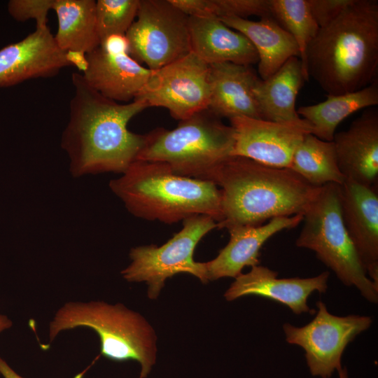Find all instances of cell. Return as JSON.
I'll return each instance as SVG.
<instances>
[{
    "label": "cell",
    "instance_id": "1",
    "mask_svg": "<svg viewBox=\"0 0 378 378\" xmlns=\"http://www.w3.org/2000/svg\"><path fill=\"white\" fill-rule=\"evenodd\" d=\"M74 94L61 147L74 177L105 172L121 173L137 160L147 134L130 131L127 125L147 108L141 100L118 104L92 89L82 74L73 73Z\"/></svg>",
    "mask_w": 378,
    "mask_h": 378
},
{
    "label": "cell",
    "instance_id": "2",
    "mask_svg": "<svg viewBox=\"0 0 378 378\" xmlns=\"http://www.w3.org/2000/svg\"><path fill=\"white\" fill-rule=\"evenodd\" d=\"M327 95L356 92L377 79L378 1L352 0L319 28L300 61Z\"/></svg>",
    "mask_w": 378,
    "mask_h": 378
},
{
    "label": "cell",
    "instance_id": "3",
    "mask_svg": "<svg viewBox=\"0 0 378 378\" xmlns=\"http://www.w3.org/2000/svg\"><path fill=\"white\" fill-rule=\"evenodd\" d=\"M220 188L223 219L218 228L258 226L276 217L303 215L318 195L312 186L286 168L233 156L214 174Z\"/></svg>",
    "mask_w": 378,
    "mask_h": 378
},
{
    "label": "cell",
    "instance_id": "4",
    "mask_svg": "<svg viewBox=\"0 0 378 378\" xmlns=\"http://www.w3.org/2000/svg\"><path fill=\"white\" fill-rule=\"evenodd\" d=\"M134 216L172 224L197 215L223 219L221 192L212 181L174 174L166 164L137 160L109 182Z\"/></svg>",
    "mask_w": 378,
    "mask_h": 378
},
{
    "label": "cell",
    "instance_id": "5",
    "mask_svg": "<svg viewBox=\"0 0 378 378\" xmlns=\"http://www.w3.org/2000/svg\"><path fill=\"white\" fill-rule=\"evenodd\" d=\"M78 327H87L97 333L101 354L105 358L138 362L139 378L147 377L151 372L157 358V337L152 326L139 313L121 303L68 302L56 312L50 323V342L61 332Z\"/></svg>",
    "mask_w": 378,
    "mask_h": 378
},
{
    "label": "cell",
    "instance_id": "6",
    "mask_svg": "<svg viewBox=\"0 0 378 378\" xmlns=\"http://www.w3.org/2000/svg\"><path fill=\"white\" fill-rule=\"evenodd\" d=\"M234 144L232 127L206 109L181 120L172 130L158 128L147 134L137 160L161 162L175 174L211 181L233 157Z\"/></svg>",
    "mask_w": 378,
    "mask_h": 378
},
{
    "label": "cell",
    "instance_id": "7",
    "mask_svg": "<svg viewBox=\"0 0 378 378\" xmlns=\"http://www.w3.org/2000/svg\"><path fill=\"white\" fill-rule=\"evenodd\" d=\"M302 221L296 246L314 251L345 286L356 287L368 302L377 303L378 286L368 277L343 223L340 185L321 186Z\"/></svg>",
    "mask_w": 378,
    "mask_h": 378
},
{
    "label": "cell",
    "instance_id": "8",
    "mask_svg": "<svg viewBox=\"0 0 378 378\" xmlns=\"http://www.w3.org/2000/svg\"><path fill=\"white\" fill-rule=\"evenodd\" d=\"M218 223L206 215H197L183 220L181 230L161 246L146 245L131 249L130 264L121 274L130 282L146 281L148 296L156 299L167 279L187 273L208 282L204 262H195L193 253L199 241Z\"/></svg>",
    "mask_w": 378,
    "mask_h": 378
},
{
    "label": "cell",
    "instance_id": "9",
    "mask_svg": "<svg viewBox=\"0 0 378 378\" xmlns=\"http://www.w3.org/2000/svg\"><path fill=\"white\" fill-rule=\"evenodd\" d=\"M136 18L125 37L139 63L157 70L191 52L189 17L169 0H139Z\"/></svg>",
    "mask_w": 378,
    "mask_h": 378
},
{
    "label": "cell",
    "instance_id": "10",
    "mask_svg": "<svg viewBox=\"0 0 378 378\" xmlns=\"http://www.w3.org/2000/svg\"><path fill=\"white\" fill-rule=\"evenodd\" d=\"M314 318L302 327L283 325L288 343L302 348L312 376L330 378L342 368L341 360L346 346L368 330L372 319L368 316H338L330 314L325 303L318 301Z\"/></svg>",
    "mask_w": 378,
    "mask_h": 378
},
{
    "label": "cell",
    "instance_id": "11",
    "mask_svg": "<svg viewBox=\"0 0 378 378\" xmlns=\"http://www.w3.org/2000/svg\"><path fill=\"white\" fill-rule=\"evenodd\" d=\"M153 71L147 85L134 100L144 102L148 108H165L180 121L208 109L209 65L193 52Z\"/></svg>",
    "mask_w": 378,
    "mask_h": 378
},
{
    "label": "cell",
    "instance_id": "12",
    "mask_svg": "<svg viewBox=\"0 0 378 378\" xmlns=\"http://www.w3.org/2000/svg\"><path fill=\"white\" fill-rule=\"evenodd\" d=\"M85 81L104 97L115 102L134 100L143 91L153 70L142 66L129 53L125 35H112L86 54Z\"/></svg>",
    "mask_w": 378,
    "mask_h": 378
},
{
    "label": "cell",
    "instance_id": "13",
    "mask_svg": "<svg viewBox=\"0 0 378 378\" xmlns=\"http://www.w3.org/2000/svg\"><path fill=\"white\" fill-rule=\"evenodd\" d=\"M234 131L233 156L276 168L288 169L293 155L312 126L245 116L230 119Z\"/></svg>",
    "mask_w": 378,
    "mask_h": 378
},
{
    "label": "cell",
    "instance_id": "14",
    "mask_svg": "<svg viewBox=\"0 0 378 378\" xmlns=\"http://www.w3.org/2000/svg\"><path fill=\"white\" fill-rule=\"evenodd\" d=\"M70 66L48 26L36 30L22 40L0 49V88L24 80L55 76Z\"/></svg>",
    "mask_w": 378,
    "mask_h": 378
},
{
    "label": "cell",
    "instance_id": "15",
    "mask_svg": "<svg viewBox=\"0 0 378 378\" xmlns=\"http://www.w3.org/2000/svg\"><path fill=\"white\" fill-rule=\"evenodd\" d=\"M343 223L368 277L378 286V195L375 187L346 179L340 186Z\"/></svg>",
    "mask_w": 378,
    "mask_h": 378
},
{
    "label": "cell",
    "instance_id": "16",
    "mask_svg": "<svg viewBox=\"0 0 378 378\" xmlns=\"http://www.w3.org/2000/svg\"><path fill=\"white\" fill-rule=\"evenodd\" d=\"M278 273L268 267L256 265L246 274H241L224 297L227 301L256 295L272 300L287 306L294 314L314 313L307 304V300L314 292L325 293L328 288L330 273L326 271L310 278H277Z\"/></svg>",
    "mask_w": 378,
    "mask_h": 378
},
{
    "label": "cell",
    "instance_id": "17",
    "mask_svg": "<svg viewBox=\"0 0 378 378\" xmlns=\"http://www.w3.org/2000/svg\"><path fill=\"white\" fill-rule=\"evenodd\" d=\"M339 168L349 179L371 187L378 178V110L368 108L332 140Z\"/></svg>",
    "mask_w": 378,
    "mask_h": 378
},
{
    "label": "cell",
    "instance_id": "18",
    "mask_svg": "<svg viewBox=\"0 0 378 378\" xmlns=\"http://www.w3.org/2000/svg\"><path fill=\"white\" fill-rule=\"evenodd\" d=\"M303 215L276 217L258 226H234L229 228L230 240L213 260L205 262L207 281L224 277L237 278L244 267L260 263V251L273 235L298 226Z\"/></svg>",
    "mask_w": 378,
    "mask_h": 378
},
{
    "label": "cell",
    "instance_id": "19",
    "mask_svg": "<svg viewBox=\"0 0 378 378\" xmlns=\"http://www.w3.org/2000/svg\"><path fill=\"white\" fill-rule=\"evenodd\" d=\"M258 79L251 66L230 62L210 64L208 110L219 118L262 119L253 94Z\"/></svg>",
    "mask_w": 378,
    "mask_h": 378
},
{
    "label": "cell",
    "instance_id": "20",
    "mask_svg": "<svg viewBox=\"0 0 378 378\" xmlns=\"http://www.w3.org/2000/svg\"><path fill=\"white\" fill-rule=\"evenodd\" d=\"M188 28L191 52L207 64H258L257 52L249 40L219 18L189 17Z\"/></svg>",
    "mask_w": 378,
    "mask_h": 378
},
{
    "label": "cell",
    "instance_id": "21",
    "mask_svg": "<svg viewBox=\"0 0 378 378\" xmlns=\"http://www.w3.org/2000/svg\"><path fill=\"white\" fill-rule=\"evenodd\" d=\"M306 81L299 57L288 59L266 80L259 78L253 87L261 118L265 120L311 125L297 113L298 94Z\"/></svg>",
    "mask_w": 378,
    "mask_h": 378
},
{
    "label": "cell",
    "instance_id": "22",
    "mask_svg": "<svg viewBox=\"0 0 378 378\" xmlns=\"http://www.w3.org/2000/svg\"><path fill=\"white\" fill-rule=\"evenodd\" d=\"M219 19L252 43L258 56V71L262 80L272 76L290 57H300L293 38L272 16L258 21L234 17Z\"/></svg>",
    "mask_w": 378,
    "mask_h": 378
},
{
    "label": "cell",
    "instance_id": "23",
    "mask_svg": "<svg viewBox=\"0 0 378 378\" xmlns=\"http://www.w3.org/2000/svg\"><path fill=\"white\" fill-rule=\"evenodd\" d=\"M378 104V80L356 92L327 95L316 104L300 106L297 113L312 126L311 134L332 141L338 125L354 112Z\"/></svg>",
    "mask_w": 378,
    "mask_h": 378
},
{
    "label": "cell",
    "instance_id": "24",
    "mask_svg": "<svg viewBox=\"0 0 378 378\" xmlns=\"http://www.w3.org/2000/svg\"><path fill=\"white\" fill-rule=\"evenodd\" d=\"M58 28L54 36L63 51L88 54L100 44L94 0H54Z\"/></svg>",
    "mask_w": 378,
    "mask_h": 378
},
{
    "label": "cell",
    "instance_id": "25",
    "mask_svg": "<svg viewBox=\"0 0 378 378\" xmlns=\"http://www.w3.org/2000/svg\"><path fill=\"white\" fill-rule=\"evenodd\" d=\"M289 169L309 184L321 187L328 183L342 185L346 181L337 162L333 141L306 134L295 149Z\"/></svg>",
    "mask_w": 378,
    "mask_h": 378
},
{
    "label": "cell",
    "instance_id": "26",
    "mask_svg": "<svg viewBox=\"0 0 378 378\" xmlns=\"http://www.w3.org/2000/svg\"><path fill=\"white\" fill-rule=\"evenodd\" d=\"M272 16L293 38L303 59L306 48L319 27L314 20L308 0H269Z\"/></svg>",
    "mask_w": 378,
    "mask_h": 378
},
{
    "label": "cell",
    "instance_id": "27",
    "mask_svg": "<svg viewBox=\"0 0 378 378\" xmlns=\"http://www.w3.org/2000/svg\"><path fill=\"white\" fill-rule=\"evenodd\" d=\"M139 0H98L97 27L100 43L112 35H125L136 17Z\"/></svg>",
    "mask_w": 378,
    "mask_h": 378
},
{
    "label": "cell",
    "instance_id": "28",
    "mask_svg": "<svg viewBox=\"0 0 378 378\" xmlns=\"http://www.w3.org/2000/svg\"><path fill=\"white\" fill-rule=\"evenodd\" d=\"M208 6L211 17L218 18L272 16L269 0H208Z\"/></svg>",
    "mask_w": 378,
    "mask_h": 378
},
{
    "label": "cell",
    "instance_id": "29",
    "mask_svg": "<svg viewBox=\"0 0 378 378\" xmlns=\"http://www.w3.org/2000/svg\"><path fill=\"white\" fill-rule=\"evenodd\" d=\"M54 0H10L8 3L10 15L17 21L34 19L36 27H47V15L52 9Z\"/></svg>",
    "mask_w": 378,
    "mask_h": 378
},
{
    "label": "cell",
    "instance_id": "30",
    "mask_svg": "<svg viewBox=\"0 0 378 378\" xmlns=\"http://www.w3.org/2000/svg\"><path fill=\"white\" fill-rule=\"evenodd\" d=\"M312 15L319 28L332 21L352 0H308Z\"/></svg>",
    "mask_w": 378,
    "mask_h": 378
},
{
    "label": "cell",
    "instance_id": "31",
    "mask_svg": "<svg viewBox=\"0 0 378 378\" xmlns=\"http://www.w3.org/2000/svg\"><path fill=\"white\" fill-rule=\"evenodd\" d=\"M66 59L70 66H75L79 71L84 72L88 68L86 54L78 51L66 52Z\"/></svg>",
    "mask_w": 378,
    "mask_h": 378
},
{
    "label": "cell",
    "instance_id": "32",
    "mask_svg": "<svg viewBox=\"0 0 378 378\" xmlns=\"http://www.w3.org/2000/svg\"><path fill=\"white\" fill-rule=\"evenodd\" d=\"M0 374L4 378H24L10 368V366L1 357Z\"/></svg>",
    "mask_w": 378,
    "mask_h": 378
},
{
    "label": "cell",
    "instance_id": "33",
    "mask_svg": "<svg viewBox=\"0 0 378 378\" xmlns=\"http://www.w3.org/2000/svg\"><path fill=\"white\" fill-rule=\"evenodd\" d=\"M12 321L5 315L0 314V332L10 328Z\"/></svg>",
    "mask_w": 378,
    "mask_h": 378
},
{
    "label": "cell",
    "instance_id": "34",
    "mask_svg": "<svg viewBox=\"0 0 378 378\" xmlns=\"http://www.w3.org/2000/svg\"><path fill=\"white\" fill-rule=\"evenodd\" d=\"M337 372H338V374H339V378H349L348 372H347V369L346 368V367L340 368L337 370Z\"/></svg>",
    "mask_w": 378,
    "mask_h": 378
}]
</instances>
